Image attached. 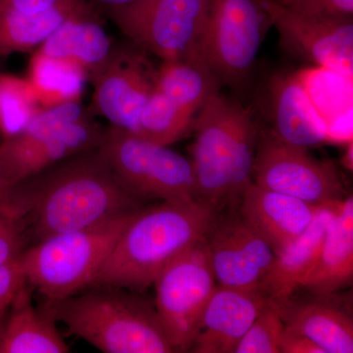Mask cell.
<instances>
[{"label": "cell", "instance_id": "1", "mask_svg": "<svg viewBox=\"0 0 353 353\" xmlns=\"http://www.w3.org/2000/svg\"><path fill=\"white\" fill-rule=\"evenodd\" d=\"M99 148L66 158L11 188L10 203L32 245L99 226L141 209Z\"/></svg>", "mask_w": 353, "mask_h": 353}, {"label": "cell", "instance_id": "2", "mask_svg": "<svg viewBox=\"0 0 353 353\" xmlns=\"http://www.w3.org/2000/svg\"><path fill=\"white\" fill-rule=\"evenodd\" d=\"M217 215V209L199 199L139 209L90 287L148 289L169 264L205 238Z\"/></svg>", "mask_w": 353, "mask_h": 353}, {"label": "cell", "instance_id": "3", "mask_svg": "<svg viewBox=\"0 0 353 353\" xmlns=\"http://www.w3.org/2000/svg\"><path fill=\"white\" fill-rule=\"evenodd\" d=\"M192 170L199 201L218 211L252 183L259 129L250 108L219 94L196 114Z\"/></svg>", "mask_w": 353, "mask_h": 353}, {"label": "cell", "instance_id": "4", "mask_svg": "<svg viewBox=\"0 0 353 353\" xmlns=\"http://www.w3.org/2000/svg\"><path fill=\"white\" fill-rule=\"evenodd\" d=\"M94 288L50 303L48 312L104 353L176 352L152 304L119 288Z\"/></svg>", "mask_w": 353, "mask_h": 353}, {"label": "cell", "instance_id": "5", "mask_svg": "<svg viewBox=\"0 0 353 353\" xmlns=\"http://www.w3.org/2000/svg\"><path fill=\"white\" fill-rule=\"evenodd\" d=\"M134 213L99 226L54 234L26 248L22 259L28 284L50 303L90 287Z\"/></svg>", "mask_w": 353, "mask_h": 353}, {"label": "cell", "instance_id": "6", "mask_svg": "<svg viewBox=\"0 0 353 353\" xmlns=\"http://www.w3.org/2000/svg\"><path fill=\"white\" fill-rule=\"evenodd\" d=\"M104 129L78 102L41 108L20 134L0 143V171L9 187L99 148Z\"/></svg>", "mask_w": 353, "mask_h": 353}, {"label": "cell", "instance_id": "7", "mask_svg": "<svg viewBox=\"0 0 353 353\" xmlns=\"http://www.w3.org/2000/svg\"><path fill=\"white\" fill-rule=\"evenodd\" d=\"M97 148L120 182L141 201L199 199L192 162L169 146L109 126Z\"/></svg>", "mask_w": 353, "mask_h": 353}, {"label": "cell", "instance_id": "8", "mask_svg": "<svg viewBox=\"0 0 353 353\" xmlns=\"http://www.w3.org/2000/svg\"><path fill=\"white\" fill-rule=\"evenodd\" d=\"M271 26L260 0H209L199 57L222 85L240 90L252 76Z\"/></svg>", "mask_w": 353, "mask_h": 353}, {"label": "cell", "instance_id": "9", "mask_svg": "<svg viewBox=\"0 0 353 353\" xmlns=\"http://www.w3.org/2000/svg\"><path fill=\"white\" fill-rule=\"evenodd\" d=\"M209 0H137L110 11L132 43L165 60L199 55Z\"/></svg>", "mask_w": 353, "mask_h": 353}, {"label": "cell", "instance_id": "10", "mask_svg": "<svg viewBox=\"0 0 353 353\" xmlns=\"http://www.w3.org/2000/svg\"><path fill=\"white\" fill-rule=\"evenodd\" d=\"M155 310L176 352H190L217 283L205 238L169 264L153 283Z\"/></svg>", "mask_w": 353, "mask_h": 353}, {"label": "cell", "instance_id": "11", "mask_svg": "<svg viewBox=\"0 0 353 353\" xmlns=\"http://www.w3.org/2000/svg\"><path fill=\"white\" fill-rule=\"evenodd\" d=\"M252 182L308 203L343 199V182L333 163L320 161L306 148L283 143L270 132L257 141Z\"/></svg>", "mask_w": 353, "mask_h": 353}, {"label": "cell", "instance_id": "12", "mask_svg": "<svg viewBox=\"0 0 353 353\" xmlns=\"http://www.w3.org/2000/svg\"><path fill=\"white\" fill-rule=\"evenodd\" d=\"M148 54L134 43L114 46L108 62L90 80L94 94L88 110L92 116L134 132L139 114L157 88V69Z\"/></svg>", "mask_w": 353, "mask_h": 353}, {"label": "cell", "instance_id": "13", "mask_svg": "<svg viewBox=\"0 0 353 353\" xmlns=\"http://www.w3.org/2000/svg\"><path fill=\"white\" fill-rule=\"evenodd\" d=\"M285 51L314 64L353 77L352 17H327L260 0Z\"/></svg>", "mask_w": 353, "mask_h": 353}, {"label": "cell", "instance_id": "14", "mask_svg": "<svg viewBox=\"0 0 353 353\" xmlns=\"http://www.w3.org/2000/svg\"><path fill=\"white\" fill-rule=\"evenodd\" d=\"M205 240L217 285L261 290L276 253L240 212L216 216Z\"/></svg>", "mask_w": 353, "mask_h": 353}, {"label": "cell", "instance_id": "15", "mask_svg": "<svg viewBox=\"0 0 353 353\" xmlns=\"http://www.w3.org/2000/svg\"><path fill=\"white\" fill-rule=\"evenodd\" d=\"M269 301L270 299L261 290L216 285L199 320L190 352L234 353Z\"/></svg>", "mask_w": 353, "mask_h": 353}, {"label": "cell", "instance_id": "16", "mask_svg": "<svg viewBox=\"0 0 353 353\" xmlns=\"http://www.w3.org/2000/svg\"><path fill=\"white\" fill-rule=\"evenodd\" d=\"M324 205L308 203L252 182L241 194L239 212L278 254L308 229Z\"/></svg>", "mask_w": 353, "mask_h": 353}, {"label": "cell", "instance_id": "17", "mask_svg": "<svg viewBox=\"0 0 353 353\" xmlns=\"http://www.w3.org/2000/svg\"><path fill=\"white\" fill-rule=\"evenodd\" d=\"M272 136L297 148H314L328 141L326 131L309 101L296 74L272 79L268 88Z\"/></svg>", "mask_w": 353, "mask_h": 353}, {"label": "cell", "instance_id": "18", "mask_svg": "<svg viewBox=\"0 0 353 353\" xmlns=\"http://www.w3.org/2000/svg\"><path fill=\"white\" fill-rule=\"evenodd\" d=\"M316 296L309 301H294L290 296L270 301L288 331L310 339L325 353H352V318L327 301V296Z\"/></svg>", "mask_w": 353, "mask_h": 353}, {"label": "cell", "instance_id": "19", "mask_svg": "<svg viewBox=\"0 0 353 353\" xmlns=\"http://www.w3.org/2000/svg\"><path fill=\"white\" fill-rule=\"evenodd\" d=\"M353 199H341L325 234L316 263L299 288L315 296H332L352 284Z\"/></svg>", "mask_w": 353, "mask_h": 353}, {"label": "cell", "instance_id": "20", "mask_svg": "<svg viewBox=\"0 0 353 353\" xmlns=\"http://www.w3.org/2000/svg\"><path fill=\"white\" fill-rule=\"evenodd\" d=\"M76 18H99L90 0H61L36 13L0 8V58L41 46L58 28Z\"/></svg>", "mask_w": 353, "mask_h": 353}, {"label": "cell", "instance_id": "21", "mask_svg": "<svg viewBox=\"0 0 353 353\" xmlns=\"http://www.w3.org/2000/svg\"><path fill=\"white\" fill-rule=\"evenodd\" d=\"M328 141H352L353 77L321 66L296 72Z\"/></svg>", "mask_w": 353, "mask_h": 353}, {"label": "cell", "instance_id": "22", "mask_svg": "<svg viewBox=\"0 0 353 353\" xmlns=\"http://www.w3.org/2000/svg\"><path fill=\"white\" fill-rule=\"evenodd\" d=\"M339 201L325 204L308 229L283 252L276 254L261 288L272 301L292 296L313 268Z\"/></svg>", "mask_w": 353, "mask_h": 353}, {"label": "cell", "instance_id": "23", "mask_svg": "<svg viewBox=\"0 0 353 353\" xmlns=\"http://www.w3.org/2000/svg\"><path fill=\"white\" fill-rule=\"evenodd\" d=\"M26 284L12 304V312L0 330V353H66L68 345L48 312L34 308Z\"/></svg>", "mask_w": 353, "mask_h": 353}, {"label": "cell", "instance_id": "24", "mask_svg": "<svg viewBox=\"0 0 353 353\" xmlns=\"http://www.w3.org/2000/svg\"><path fill=\"white\" fill-rule=\"evenodd\" d=\"M113 48L99 18H76L58 28L38 51L78 65L90 82L108 62Z\"/></svg>", "mask_w": 353, "mask_h": 353}, {"label": "cell", "instance_id": "25", "mask_svg": "<svg viewBox=\"0 0 353 353\" xmlns=\"http://www.w3.org/2000/svg\"><path fill=\"white\" fill-rule=\"evenodd\" d=\"M222 83L199 55L165 60L157 69V90L196 116Z\"/></svg>", "mask_w": 353, "mask_h": 353}, {"label": "cell", "instance_id": "26", "mask_svg": "<svg viewBox=\"0 0 353 353\" xmlns=\"http://www.w3.org/2000/svg\"><path fill=\"white\" fill-rule=\"evenodd\" d=\"M27 79L41 108L81 101L88 82L87 74L78 65L38 50L30 60Z\"/></svg>", "mask_w": 353, "mask_h": 353}, {"label": "cell", "instance_id": "27", "mask_svg": "<svg viewBox=\"0 0 353 353\" xmlns=\"http://www.w3.org/2000/svg\"><path fill=\"white\" fill-rule=\"evenodd\" d=\"M194 119L196 116L155 88L139 114L136 129L132 134L150 143L169 146L192 129Z\"/></svg>", "mask_w": 353, "mask_h": 353}, {"label": "cell", "instance_id": "28", "mask_svg": "<svg viewBox=\"0 0 353 353\" xmlns=\"http://www.w3.org/2000/svg\"><path fill=\"white\" fill-rule=\"evenodd\" d=\"M41 109L34 88L27 78L0 73V136L2 139L20 134Z\"/></svg>", "mask_w": 353, "mask_h": 353}, {"label": "cell", "instance_id": "29", "mask_svg": "<svg viewBox=\"0 0 353 353\" xmlns=\"http://www.w3.org/2000/svg\"><path fill=\"white\" fill-rule=\"evenodd\" d=\"M285 327L271 301L236 345L234 353H280Z\"/></svg>", "mask_w": 353, "mask_h": 353}, {"label": "cell", "instance_id": "30", "mask_svg": "<svg viewBox=\"0 0 353 353\" xmlns=\"http://www.w3.org/2000/svg\"><path fill=\"white\" fill-rule=\"evenodd\" d=\"M27 243L19 218L10 209L0 208V263L22 254Z\"/></svg>", "mask_w": 353, "mask_h": 353}, {"label": "cell", "instance_id": "31", "mask_svg": "<svg viewBox=\"0 0 353 353\" xmlns=\"http://www.w3.org/2000/svg\"><path fill=\"white\" fill-rule=\"evenodd\" d=\"M26 284L28 281L22 254L0 263V311L6 312Z\"/></svg>", "mask_w": 353, "mask_h": 353}, {"label": "cell", "instance_id": "32", "mask_svg": "<svg viewBox=\"0 0 353 353\" xmlns=\"http://www.w3.org/2000/svg\"><path fill=\"white\" fill-rule=\"evenodd\" d=\"M292 8L327 17H352L353 0H296Z\"/></svg>", "mask_w": 353, "mask_h": 353}, {"label": "cell", "instance_id": "33", "mask_svg": "<svg viewBox=\"0 0 353 353\" xmlns=\"http://www.w3.org/2000/svg\"><path fill=\"white\" fill-rule=\"evenodd\" d=\"M280 353H325L314 341L285 330L281 341Z\"/></svg>", "mask_w": 353, "mask_h": 353}, {"label": "cell", "instance_id": "34", "mask_svg": "<svg viewBox=\"0 0 353 353\" xmlns=\"http://www.w3.org/2000/svg\"><path fill=\"white\" fill-rule=\"evenodd\" d=\"M61 0H0V8L23 13H36L54 6Z\"/></svg>", "mask_w": 353, "mask_h": 353}, {"label": "cell", "instance_id": "35", "mask_svg": "<svg viewBox=\"0 0 353 353\" xmlns=\"http://www.w3.org/2000/svg\"><path fill=\"white\" fill-rule=\"evenodd\" d=\"M90 1L94 3L95 6H101L110 12V11L115 10V9L129 6L137 0H90Z\"/></svg>", "mask_w": 353, "mask_h": 353}, {"label": "cell", "instance_id": "36", "mask_svg": "<svg viewBox=\"0 0 353 353\" xmlns=\"http://www.w3.org/2000/svg\"><path fill=\"white\" fill-rule=\"evenodd\" d=\"M10 196L11 188L7 185L3 176H2L1 171H0V208L12 210L10 204Z\"/></svg>", "mask_w": 353, "mask_h": 353}, {"label": "cell", "instance_id": "37", "mask_svg": "<svg viewBox=\"0 0 353 353\" xmlns=\"http://www.w3.org/2000/svg\"><path fill=\"white\" fill-rule=\"evenodd\" d=\"M341 163L348 171L353 169V143L352 141L345 143V152L341 155Z\"/></svg>", "mask_w": 353, "mask_h": 353}, {"label": "cell", "instance_id": "38", "mask_svg": "<svg viewBox=\"0 0 353 353\" xmlns=\"http://www.w3.org/2000/svg\"><path fill=\"white\" fill-rule=\"evenodd\" d=\"M272 1L281 4V6H292L296 2V0H272Z\"/></svg>", "mask_w": 353, "mask_h": 353}, {"label": "cell", "instance_id": "39", "mask_svg": "<svg viewBox=\"0 0 353 353\" xmlns=\"http://www.w3.org/2000/svg\"><path fill=\"white\" fill-rule=\"evenodd\" d=\"M4 313L2 311H0V320H1L2 316H3Z\"/></svg>", "mask_w": 353, "mask_h": 353}]
</instances>
